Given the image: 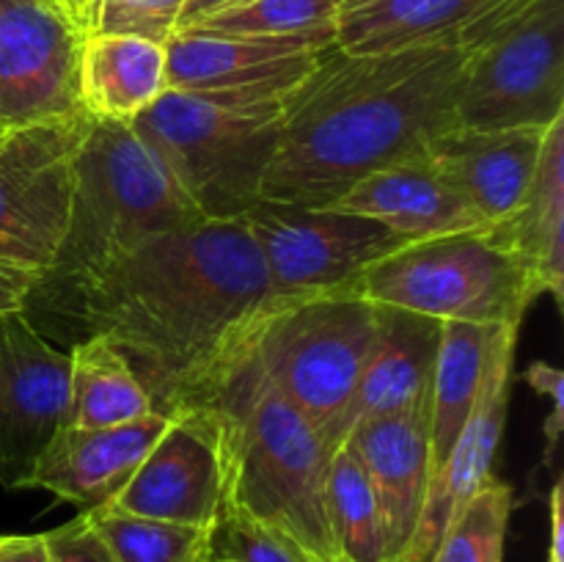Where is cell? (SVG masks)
Wrapping results in <instances>:
<instances>
[{
	"mask_svg": "<svg viewBox=\"0 0 564 562\" xmlns=\"http://www.w3.org/2000/svg\"><path fill=\"white\" fill-rule=\"evenodd\" d=\"M270 281L242 220H198L147 242L88 281L39 334L105 336L124 356L152 411L207 406Z\"/></svg>",
	"mask_w": 564,
	"mask_h": 562,
	"instance_id": "1",
	"label": "cell"
},
{
	"mask_svg": "<svg viewBox=\"0 0 564 562\" xmlns=\"http://www.w3.org/2000/svg\"><path fill=\"white\" fill-rule=\"evenodd\" d=\"M463 64L460 44L369 55L334 44L284 97L262 198L328 207L364 176L424 158L457 127Z\"/></svg>",
	"mask_w": 564,
	"mask_h": 562,
	"instance_id": "2",
	"label": "cell"
},
{
	"mask_svg": "<svg viewBox=\"0 0 564 562\" xmlns=\"http://www.w3.org/2000/svg\"><path fill=\"white\" fill-rule=\"evenodd\" d=\"M204 411L220 433L224 499L284 534L308 560H341L325 507L334 450L312 419L240 353L226 361Z\"/></svg>",
	"mask_w": 564,
	"mask_h": 562,
	"instance_id": "3",
	"label": "cell"
},
{
	"mask_svg": "<svg viewBox=\"0 0 564 562\" xmlns=\"http://www.w3.org/2000/svg\"><path fill=\"white\" fill-rule=\"evenodd\" d=\"M198 220L127 121L91 116L75 160L69 226L53 264L28 290L22 314L42 331L119 259Z\"/></svg>",
	"mask_w": 564,
	"mask_h": 562,
	"instance_id": "4",
	"label": "cell"
},
{
	"mask_svg": "<svg viewBox=\"0 0 564 562\" xmlns=\"http://www.w3.org/2000/svg\"><path fill=\"white\" fill-rule=\"evenodd\" d=\"M284 97L165 88L127 121L202 220H240L262 198Z\"/></svg>",
	"mask_w": 564,
	"mask_h": 562,
	"instance_id": "5",
	"label": "cell"
},
{
	"mask_svg": "<svg viewBox=\"0 0 564 562\" xmlns=\"http://www.w3.org/2000/svg\"><path fill=\"white\" fill-rule=\"evenodd\" d=\"M378 312L356 287L270 295L231 353L246 356L295 402L336 452L347 441V408L378 339Z\"/></svg>",
	"mask_w": 564,
	"mask_h": 562,
	"instance_id": "6",
	"label": "cell"
},
{
	"mask_svg": "<svg viewBox=\"0 0 564 562\" xmlns=\"http://www.w3.org/2000/svg\"><path fill=\"white\" fill-rule=\"evenodd\" d=\"M457 44L466 50L457 125L549 130L564 119V0H510Z\"/></svg>",
	"mask_w": 564,
	"mask_h": 562,
	"instance_id": "7",
	"label": "cell"
},
{
	"mask_svg": "<svg viewBox=\"0 0 564 562\" xmlns=\"http://www.w3.org/2000/svg\"><path fill=\"white\" fill-rule=\"evenodd\" d=\"M356 290L378 306L477 325H521L540 298L527 268L488 231L408 242L375 262Z\"/></svg>",
	"mask_w": 564,
	"mask_h": 562,
	"instance_id": "8",
	"label": "cell"
},
{
	"mask_svg": "<svg viewBox=\"0 0 564 562\" xmlns=\"http://www.w3.org/2000/svg\"><path fill=\"white\" fill-rule=\"evenodd\" d=\"M88 127L91 116L77 110L0 136V268L36 281L53 264Z\"/></svg>",
	"mask_w": 564,
	"mask_h": 562,
	"instance_id": "9",
	"label": "cell"
},
{
	"mask_svg": "<svg viewBox=\"0 0 564 562\" xmlns=\"http://www.w3.org/2000/svg\"><path fill=\"white\" fill-rule=\"evenodd\" d=\"M240 220L262 253L273 298L356 287L375 262L411 242L372 218L268 198Z\"/></svg>",
	"mask_w": 564,
	"mask_h": 562,
	"instance_id": "10",
	"label": "cell"
},
{
	"mask_svg": "<svg viewBox=\"0 0 564 562\" xmlns=\"http://www.w3.org/2000/svg\"><path fill=\"white\" fill-rule=\"evenodd\" d=\"M83 42L55 0H0V136L83 110Z\"/></svg>",
	"mask_w": 564,
	"mask_h": 562,
	"instance_id": "11",
	"label": "cell"
},
{
	"mask_svg": "<svg viewBox=\"0 0 564 562\" xmlns=\"http://www.w3.org/2000/svg\"><path fill=\"white\" fill-rule=\"evenodd\" d=\"M69 424V353L22 312L0 314V485L31 488L39 455Z\"/></svg>",
	"mask_w": 564,
	"mask_h": 562,
	"instance_id": "12",
	"label": "cell"
},
{
	"mask_svg": "<svg viewBox=\"0 0 564 562\" xmlns=\"http://www.w3.org/2000/svg\"><path fill=\"white\" fill-rule=\"evenodd\" d=\"M224 496L226 468L218 424L213 413L198 408L169 417L130 483L108 507L154 521L213 529Z\"/></svg>",
	"mask_w": 564,
	"mask_h": 562,
	"instance_id": "13",
	"label": "cell"
},
{
	"mask_svg": "<svg viewBox=\"0 0 564 562\" xmlns=\"http://www.w3.org/2000/svg\"><path fill=\"white\" fill-rule=\"evenodd\" d=\"M518 334H521L518 323H505L496 328L488 350V364H485L482 389L474 402L471 417H468L466 428L452 446L444 466L430 477L422 518H419V527L402 562L433 560L449 523L477 496V490L494 477V461L501 435H505L507 411H510Z\"/></svg>",
	"mask_w": 564,
	"mask_h": 562,
	"instance_id": "14",
	"label": "cell"
},
{
	"mask_svg": "<svg viewBox=\"0 0 564 562\" xmlns=\"http://www.w3.org/2000/svg\"><path fill=\"white\" fill-rule=\"evenodd\" d=\"M330 47L317 39L174 33L165 42V80L174 91L286 97Z\"/></svg>",
	"mask_w": 564,
	"mask_h": 562,
	"instance_id": "15",
	"label": "cell"
},
{
	"mask_svg": "<svg viewBox=\"0 0 564 562\" xmlns=\"http://www.w3.org/2000/svg\"><path fill=\"white\" fill-rule=\"evenodd\" d=\"M540 127L474 130L452 127L424 149L430 169L490 226L501 224L521 207L543 154Z\"/></svg>",
	"mask_w": 564,
	"mask_h": 562,
	"instance_id": "16",
	"label": "cell"
},
{
	"mask_svg": "<svg viewBox=\"0 0 564 562\" xmlns=\"http://www.w3.org/2000/svg\"><path fill=\"white\" fill-rule=\"evenodd\" d=\"M165 422L169 419L160 413H149L113 428L66 424L39 455L31 488L47 490L80 512L113 505L165 430Z\"/></svg>",
	"mask_w": 564,
	"mask_h": 562,
	"instance_id": "17",
	"label": "cell"
},
{
	"mask_svg": "<svg viewBox=\"0 0 564 562\" xmlns=\"http://www.w3.org/2000/svg\"><path fill=\"white\" fill-rule=\"evenodd\" d=\"M378 499L386 562H402L430 485V402L356 424L347 435Z\"/></svg>",
	"mask_w": 564,
	"mask_h": 562,
	"instance_id": "18",
	"label": "cell"
},
{
	"mask_svg": "<svg viewBox=\"0 0 564 562\" xmlns=\"http://www.w3.org/2000/svg\"><path fill=\"white\" fill-rule=\"evenodd\" d=\"M328 207L378 220L411 242L490 229L488 220L468 207L424 158L364 176Z\"/></svg>",
	"mask_w": 564,
	"mask_h": 562,
	"instance_id": "19",
	"label": "cell"
},
{
	"mask_svg": "<svg viewBox=\"0 0 564 562\" xmlns=\"http://www.w3.org/2000/svg\"><path fill=\"white\" fill-rule=\"evenodd\" d=\"M378 309V339L347 408V435L356 424L411 411L433 395L441 323L405 309Z\"/></svg>",
	"mask_w": 564,
	"mask_h": 562,
	"instance_id": "20",
	"label": "cell"
},
{
	"mask_svg": "<svg viewBox=\"0 0 564 562\" xmlns=\"http://www.w3.org/2000/svg\"><path fill=\"white\" fill-rule=\"evenodd\" d=\"M488 237L510 251L532 275L538 295L564 298V119L545 132L538 171L521 207L501 224L490 226Z\"/></svg>",
	"mask_w": 564,
	"mask_h": 562,
	"instance_id": "21",
	"label": "cell"
},
{
	"mask_svg": "<svg viewBox=\"0 0 564 562\" xmlns=\"http://www.w3.org/2000/svg\"><path fill=\"white\" fill-rule=\"evenodd\" d=\"M510 0H367L347 9L336 47L352 55L457 44L482 17Z\"/></svg>",
	"mask_w": 564,
	"mask_h": 562,
	"instance_id": "22",
	"label": "cell"
},
{
	"mask_svg": "<svg viewBox=\"0 0 564 562\" xmlns=\"http://www.w3.org/2000/svg\"><path fill=\"white\" fill-rule=\"evenodd\" d=\"M165 88V44L132 33H86L77 97L88 116L132 121Z\"/></svg>",
	"mask_w": 564,
	"mask_h": 562,
	"instance_id": "23",
	"label": "cell"
},
{
	"mask_svg": "<svg viewBox=\"0 0 564 562\" xmlns=\"http://www.w3.org/2000/svg\"><path fill=\"white\" fill-rule=\"evenodd\" d=\"M496 328L499 325L441 323L430 395V477L444 466L471 417Z\"/></svg>",
	"mask_w": 564,
	"mask_h": 562,
	"instance_id": "24",
	"label": "cell"
},
{
	"mask_svg": "<svg viewBox=\"0 0 564 562\" xmlns=\"http://www.w3.org/2000/svg\"><path fill=\"white\" fill-rule=\"evenodd\" d=\"M69 424L113 428L149 417L152 402L135 372L105 336L69 345Z\"/></svg>",
	"mask_w": 564,
	"mask_h": 562,
	"instance_id": "25",
	"label": "cell"
},
{
	"mask_svg": "<svg viewBox=\"0 0 564 562\" xmlns=\"http://www.w3.org/2000/svg\"><path fill=\"white\" fill-rule=\"evenodd\" d=\"M325 507H328V527L341 560L386 562L378 499H375L367 468L350 441H345L330 457Z\"/></svg>",
	"mask_w": 564,
	"mask_h": 562,
	"instance_id": "26",
	"label": "cell"
},
{
	"mask_svg": "<svg viewBox=\"0 0 564 562\" xmlns=\"http://www.w3.org/2000/svg\"><path fill=\"white\" fill-rule=\"evenodd\" d=\"M347 0H240L185 33L317 39L336 44Z\"/></svg>",
	"mask_w": 564,
	"mask_h": 562,
	"instance_id": "27",
	"label": "cell"
},
{
	"mask_svg": "<svg viewBox=\"0 0 564 562\" xmlns=\"http://www.w3.org/2000/svg\"><path fill=\"white\" fill-rule=\"evenodd\" d=\"M116 562H209V529L130 516L116 507L86 512Z\"/></svg>",
	"mask_w": 564,
	"mask_h": 562,
	"instance_id": "28",
	"label": "cell"
},
{
	"mask_svg": "<svg viewBox=\"0 0 564 562\" xmlns=\"http://www.w3.org/2000/svg\"><path fill=\"white\" fill-rule=\"evenodd\" d=\"M516 494L499 477L477 490L449 523L430 562H505V540Z\"/></svg>",
	"mask_w": 564,
	"mask_h": 562,
	"instance_id": "29",
	"label": "cell"
},
{
	"mask_svg": "<svg viewBox=\"0 0 564 562\" xmlns=\"http://www.w3.org/2000/svg\"><path fill=\"white\" fill-rule=\"evenodd\" d=\"M209 556L231 562H314L284 534L226 499L209 529Z\"/></svg>",
	"mask_w": 564,
	"mask_h": 562,
	"instance_id": "30",
	"label": "cell"
},
{
	"mask_svg": "<svg viewBox=\"0 0 564 562\" xmlns=\"http://www.w3.org/2000/svg\"><path fill=\"white\" fill-rule=\"evenodd\" d=\"M182 3L185 0H97L94 31L132 33L165 44L174 36Z\"/></svg>",
	"mask_w": 564,
	"mask_h": 562,
	"instance_id": "31",
	"label": "cell"
},
{
	"mask_svg": "<svg viewBox=\"0 0 564 562\" xmlns=\"http://www.w3.org/2000/svg\"><path fill=\"white\" fill-rule=\"evenodd\" d=\"M44 543H47L50 562H116L86 512H77L72 521L44 532Z\"/></svg>",
	"mask_w": 564,
	"mask_h": 562,
	"instance_id": "32",
	"label": "cell"
},
{
	"mask_svg": "<svg viewBox=\"0 0 564 562\" xmlns=\"http://www.w3.org/2000/svg\"><path fill=\"white\" fill-rule=\"evenodd\" d=\"M523 380H527L540 397L551 400V413L543 422V435H545L543 457H545V466H551L556 444H560V435L564 430V375L562 369L554 367V364L534 361L529 364L527 372H523Z\"/></svg>",
	"mask_w": 564,
	"mask_h": 562,
	"instance_id": "33",
	"label": "cell"
},
{
	"mask_svg": "<svg viewBox=\"0 0 564 562\" xmlns=\"http://www.w3.org/2000/svg\"><path fill=\"white\" fill-rule=\"evenodd\" d=\"M0 562H50L42 534H0Z\"/></svg>",
	"mask_w": 564,
	"mask_h": 562,
	"instance_id": "34",
	"label": "cell"
},
{
	"mask_svg": "<svg viewBox=\"0 0 564 562\" xmlns=\"http://www.w3.org/2000/svg\"><path fill=\"white\" fill-rule=\"evenodd\" d=\"M237 3H240V0H185L180 9V17H176L174 33L191 31V28L202 25V22H207L209 17L220 14V11L231 9V6Z\"/></svg>",
	"mask_w": 564,
	"mask_h": 562,
	"instance_id": "35",
	"label": "cell"
},
{
	"mask_svg": "<svg viewBox=\"0 0 564 562\" xmlns=\"http://www.w3.org/2000/svg\"><path fill=\"white\" fill-rule=\"evenodd\" d=\"M31 284H33L31 275L17 273V270H9V268H0V314L22 312Z\"/></svg>",
	"mask_w": 564,
	"mask_h": 562,
	"instance_id": "36",
	"label": "cell"
},
{
	"mask_svg": "<svg viewBox=\"0 0 564 562\" xmlns=\"http://www.w3.org/2000/svg\"><path fill=\"white\" fill-rule=\"evenodd\" d=\"M562 479H556L551 490V545L549 560L564 562V512H562Z\"/></svg>",
	"mask_w": 564,
	"mask_h": 562,
	"instance_id": "37",
	"label": "cell"
},
{
	"mask_svg": "<svg viewBox=\"0 0 564 562\" xmlns=\"http://www.w3.org/2000/svg\"><path fill=\"white\" fill-rule=\"evenodd\" d=\"M55 3H58L83 31H94V3H97V0H55Z\"/></svg>",
	"mask_w": 564,
	"mask_h": 562,
	"instance_id": "38",
	"label": "cell"
},
{
	"mask_svg": "<svg viewBox=\"0 0 564 562\" xmlns=\"http://www.w3.org/2000/svg\"><path fill=\"white\" fill-rule=\"evenodd\" d=\"M361 3H367V0H347L345 11H347V9H356V6H361Z\"/></svg>",
	"mask_w": 564,
	"mask_h": 562,
	"instance_id": "39",
	"label": "cell"
},
{
	"mask_svg": "<svg viewBox=\"0 0 564 562\" xmlns=\"http://www.w3.org/2000/svg\"><path fill=\"white\" fill-rule=\"evenodd\" d=\"M209 562H231V560H220V556H209Z\"/></svg>",
	"mask_w": 564,
	"mask_h": 562,
	"instance_id": "40",
	"label": "cell"
},
{
	"mask_svg": "<svg viewBox=\"0 0 564 562\" xmlns=\"http://www.w3.org/2000/svg\"><path fill=\"white\" fill-rule=\"evenodd\" d=\"M314 562H317V560H314ZM334 562H345V560H334Z\"/></svg>",
	"mask_w": 564,
	"mask_h": 562,
	"instance_id": "41",
	"label": "cell"
},
{
	"mask_svg": "<svg viewBox=\"0 0 564 562\" xmlns=\"http://www.w3.org/2000/svg\"><path fill=\"white\" fill-rule=\"evenodd\" d=\"M549 562H554V560H549Z\"/></svg>",
	"mask_w": 564,
	"mask_h": 562,
	"instance_id": "42",
	"label": "cell"
}]
</instances>
